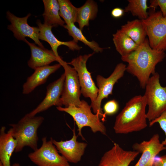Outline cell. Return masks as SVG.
Instances as JSON below:
<instances>
[{
	"instance_id": "1",
	"label": "cell",
	"mask_w": 166,
	"mask_h": 166,
	"mask_svg": "<svg viewBox=\"0 0 166 166\" xmlns=\"http://www.w3.org/2000/svg\"><path fill=\"white\" fill-rule=\"evenodd\" d=\"M164 51L154 49L146 38L134 51L121 57L122 60L128 63L126 71L135 76L141 87L145 88L150 75L155 73L156 65L165 57Z\"/></svg>"
},
{
	"instance_id": "2",
	"label": "cell",
	"mask_w": 166,
	"mask_h": 166,
	"mask_svg": "<svg viewBox=\"0 0 166 166\" xmlns=\"http://www.w3.org/2000/svg\"><path fill=\"white\" fill-rule=\"evenodd\" d=\"M144 96H134L127 102L116 117L113 129L117 134H127L141 131L147 126Z\"/></svg>"
},
{
	"instance_id": "3",
	"label": "cell",
	"mask_w": 166,
	"mask_h": 166,
	"mask_svg": "<svg viewBox=\"0 0 166 166\" xmlns=\"http://www.w3.org/2000/svg\"><path fill=\"white\" fill-rule=\"evenodd\" d=\"M44 120L42 116H30L27 114L17 123L9 124L17 142L15 152L21 151L25 146L34 151L38 148L37 131Z\"/></svg>"
},
{
	"instance_id": "4",
	"label": "cell",
	"mask_w": 166,
	"mask_h": 166,
	"mask_svg": "<svg viewBox=\"0 0 166 166\" xmlns=\"http://www.w3.org/2000/svg\"><path fill=\"white\" fill-rule=\"evenodd\" d=\"M91 107L84 100L78 107L70 105L67 107H57V109L70 115L73 118L78 127V135L85 140L81 134V129L85 127H89L93 133L99 132L103 135L106 134V130L103 122L100 119L97 114H93Z\"/></svg>"
},
{
	"instance_id": "5",
	"label": "cell",
	"mask_w": 166,
	"mask_h": 166,
	"mask_svg": "<svg viewBox=\"0 0 166 166\" xmlns=\"http://www.w3.org/2000/svg\"><path fill=\"white\" fill-rule=\"evenodd\" d=\"M159 78V74L156 72L150 77L145 87L144 96L148 106L146 116L149 122L166 111V86L161 85Z\"/></svg>"
},
{
	"instance_id": "6",
	"label": "cell",
	"mask_w": 166,
	"mask_h": 166,
	"mask_svg": "<svg viewBox=\"0 0 166 166\" xmlns=\"http://www.w3.org/2000/svg\"><path fill=\"white\" fill-rule=\"evenodd\" d=\"M148 17L142 20L150 47L156 50H166V17L161 12L151 9Z\"/></svg>"
},
{
	"instance_id": "7",
	"label": "cell",
	"mask_w": 166,
	"mask_h": 166,
	"mask_svg": "<svg viewBox=\"0 0 166 166\" xmlns=\"http://www.w3.org/2000/svg\"><path fill=\"white\" fill-rule=\"evenodd\" d=\"M64 70L65 78L58 106L67 107L70 105L79 106L81 103V87L77 72L62 59L58 61Z\"/></svg>"
},
{
	"instance_id": "8",
	"label": "cell",
	"mask_w": 166,
	"mask_h": 166,
	"mask_svg": "<svg viewBox=\"0 0 166 166\" xmlns=\"http://www.w3.org/2000/svg\"><path fill=\"white\" fill-rule=\"evenodd\" d=\"M126 68L125 65L119 63L108 77L105 78L100 75L97 77V84L98 89V95L95 101L91 104L90 106L94 113L98 114L103 120H105V117L101 108V101L104 99L107 98L109 95L112 94L114 85L123 77Z\"/></svg>"
},
{
	"instance_id": "9",
	"label": "cell",
	"mask_w": 166,
	"mask_h": 166,
	"mask_svg": "<svg viewBox=\"0 0 166 166\" xmlns=\"http://www.w3.org/2000/svg\"><path fill=\"white\" fill-rule=\"evenodd\" d=\"M50 138H42L41 146L28 155L30 160L38 166H70L69 162L60 155Z\"/></svg>"
},
{
	"instance_id": "10",
	"label": "cell",
	"mask_w": 166,
	"mask_h": 166,
	"mask_svg": "<svg viewBox=\"0 0 166 166\" xmlns=\"http://www.w3.org/2000/svg\"><path fill=\"white\" fill-rule=\"evenodd\" d=\"M95 53L82 55L73 58L69 65H73L76 71L80 83L81 93L86 98H89L91 104L93 103L98 95V89L93 80L91 73L88 70L86 62L88 59Z\"/></svg>"
},
{
	"instance_id": "11",
	"label": "cell",
	"mask_w": 166,
	"mask_h": 166,
	"mask_svg": "<svg viewBox=\"0 0 166 166\" xmlns=\"http://www.w3.org/2000/svg\"><path fill=\"white\" fill-rule=\"evenodd\" d=\"M31 15V14L29 13L24 17L20 18L7 11V17L10 22L7 29L13 32L14 37L18 40L24 42L26 37H29L39 46L44 48L39 39V28L31 26L28 23V19Z\"/></svg>"
},
{
	"instance_id": "12",
	"label": "cell",
	"mask_w": 166,
	"mask_h": 166,
	"mask_svg": "<svg viewBox=\"0 0 166 166\" xmlns=\"http://www.w3.org/2000/svg\"><path fill=\"white\" fill-rule=\"evenodd\" d=\"M134 151L141 153V155L134 166H153L156 156L166 148L160 142L158 134H154L148 141L135 143L132 146Z\"/></svg>"
},
{
	"instance_id": "13",
	"label": "cell",
	"mask_w": 166,
	"mask_h": 166,
	"mask_svg": "<svg viewBox=\"0 0 166 166\" xmlns=\"http://www.w3.org/2000/svg\"><path fill=\"white\" fill-rule=\"evenodd\" d=\"M73 135L68 140L57 141L53 140V143L58 152L69 162L76 163L81 160L87 144L77 141L78 136L75 133V128L73 130Z\"/></svg>"
},
{
	"instance_id": "14",
	"label": "cell",
	"mask_w": 166,
	"mask_h": 166,
	"mask_svg": "<svg viewBox=\"0 0 166 166\" xmlns=\"http://www.w3.org/2000/svg\"><path fill=\"white\" fill-rule=\"evenodd\" d=\"M139 154L134 150H125L114 143L112 148L104 154L98 166H128Z\"/></svg>"
},
{
	"instance_id": "15",
	"label": "cell",
	"mask_w": 166,
	"mask_h": 166,
	"mask_svg": "<svg viewBox=\"0 0 166 166\" xmlns=\"http://www.w3.org/2000/svg\"><path fill=\"white\" fill-rule=\"evenodd\" d=\"M65 78L64 73L58 79L47 86L44 98L35 109L27 113L29 116H34L37 114L46 110L53 106H59Z\"/></svg>"
},
{
	"instance_id": "16",
	"label": "cell",
	"mask_w": 166,
	"mask_h": 166,
	"mask_svg": "<svg viewBox=\"0 0 166 166\" xmlns=\"http://www.w3.org/2000/svg\"><path fill=\"white\" fill-rule=\"evenodd\" d=\"M24 42L28 45L30 49L31 57L27 64L32 69L35 70L39 67L48 65L54 61L58 62L62 59L61 57H57L52 50L37 46L26 39Z\"/></svg>"
},
{
	"instance_id": "17",
	"label": "cell",
	"mask_w": 166,
	"mask_h": 166,
	"mask_svg": "<svg viewBox=\"0 0 166 166\" xmlns=\"http://www.w3.org/2000/svg\"><path fill=\"white\" fill-rule=\"evenodd\" d=\"M61 66L59 63L35 69L34 73L28 77L23 85L22 93L29 94L38 86L45 83L49 76L59 69Z\"/></svg>"
},
{
	"instance_id": "18",
	"label": "cell",
	"mask_w": 166,
	"mask_h": 166,
	"mask_svg": "<svg viewBox=\"0 0 166 166\" xmlns=\"http://www.w3.org/2000/svg\"><path fill=\"white\" fill-rule=\"evenodd\" d=\"M36 23L39 29V39L47 42L51 47L52 50L57 57H60L57 49L61 45H65L72 51H79L82 48V47L73 40L66 42L58 40L52 32V26L42 23L39 20H37Z\"/></svg>"
},
{
	"instance_id": "19",
	"label": "cell",
	"mask_w": 166,
	"mask_h": 166,
	"mask_svg": "<svg viewBox=\"0 0 166 166\" xmlns=\"http://www.w3.org/2000/svg\"><path fill=\"white\" fill-rule=\"evenodd\" d=\"M5 126L0 130V162L3 166H11L10 159L17 146V142L14 137L11 129L6 132Z\"/></svg>"
},
{
	"instance_id": "20",
	"label": "cell",
	"mask_w": 166,
	"mask_h": 166,
	"mask_svg": "<svg viewBox=\"0 0 166 166\" xmlns=\"http://www.w3.org/2000/svg\"><path fill=\"white\" fill-rule=\"evenodd\" d=\"M44 11L42 14L44 24L53 27L63 26L65 23L59 14V6L57 0H43Z\"/></svg>"
},
{
	"instance_id": "21",
	"label": "cell",
	"mask_w": 166,
	"mask_h": 166,
	"mask_svg": "<svg viewBox=\"0 0 166 166\" xmlns=\"http://www.w3.org/2000/svg\"><path fill=\"white\" fill-rule=\"evenodd\" d=\"M121 29L139 45L147 38V33L141 20L128 21L121 26Z\"/></svg>"
},
{
	"instance_id": "22",
	"label": "cell",
	"mask_w": 166,
	"mask_h": 166,
	"mask_svg": "<svg viewBox=\"0 0 166 166\" xmlns=\"http://www.w3.org/2000/svg\"><path fill=\"white\" fill-rule=\"evenodd\" d=\"M113 36V40L116 49L121 57L134 51L139 46L121 29L117 30Z\"/></svg>"
},
{
	"instance_id": "23",
	"label": "cell",
	"mask_w": 166,
	"mask_h": 166,
	"mask_svg": "<svg viewBox=\"0 0 166 166\" xmlns=\"http://www.w3.org/2000/svg\"><path fill=\"white\" fill-rule=\"evenodd\" d=\"M98 11L97 5L92 0L86 1L82 6L78 8L77 22L79 28L82 31L84 27L88 26L89 21L96 18Z\"/></svg>"
},
{
	"instance_id": "24",
	"label": "cell",
	"mask_w": 166,
	"mask_h": 166,
	"mask_svg": "<svg viewBox=\"0 0 166 166\" xmlns=\"http://www.w3.org/2000/svg\"><path fill=\"white\" fill-rule=\"evenodd\" d=\"M66 29L69 35L73 38V40L78 42L81 41L91 49L95 53H101L105 48H102L94 41H89L83 35L82 30L77 28L74 23L64 25L63 26Z\"/></svg>"
},
{
	"instance_id": "25",
	"label": "cell",
	"mask_w": 166,
	"mask_h": 166,
	"mask_svg": "<svg viewBox=\"0 0 166 166\" xmlns=\"http://www.w3.org/2000/svg\"><path fill=\"white\" fill-rule=\"evenodd\" d=\"M59 6V14L66 25L77 22V8L74 6L69 0H58Z\"/></svg>"
},
{
	"instance_id": "26",
	"label": "cell",
	"mask_w": 166,
	"mask_h": 166,
	"mask_svg": "<svg viewBox=\"0 0 166 166\" xmlns=\"http://www.w3.org/2000/svg\"><path fill=\"white\" fill-rule=\"evenodd\" d=\"M128 4L124 9L125 12H130L140 20L146 19L148 16L147 10L150 8L147 0H128Z\"/></svg>"
},
{
	"instance_id": "27",
	"label": "cell",
	"mask_w": 166,
	"mask_h": 166,
	"mask_svg": "<svg viewBox=\"0 0 166 166\" xmlns=\"http://www.w3.org/2000/svg\"><path fill=\"white\" fill-rule=\"evenodd\" d=\"M119 105L115 100H112L107 101L103 107L104 115L106 117V115H111L116 113L118 111Z\"/></svg>"
},
{
	"instance_id": "28",
	"label": "cell",
	"mask_w": 166,
	"mask_h": 166,
	"mask_svg": "<svg viewBox=\"0 0 166 166\" xmlns=\"http://www.w3.org/2000/svg\"><path fill=\"white\" fill-rule=\"evenodd\" d=\"M158 123L162 129L164 131L165 138L161 143L166 148V111L163 112L159 117L149 122V126H151L155 123Z\"/></svg>"
},
{
	"instance_id": "29",
	"label": "cell",
	"mask_w": 166,
	"mask_h": 166,
	"mask_svg": "<svg viewBox=\"0 0 166 166\" xmlns=\"http://www.w3.org/2000/svg\"><path fill=\"white\" fill-rule=\"evenodd\" d=\"M150 8L155 10L158 6L164 17H166V0H151L150 1Z\"/></svg>"
},
{
	"instance_id": "30",
	"label": "cell",
	"mask_w": 166,
	"mask_h": 166,
	"mask_svg": "<svg viewBox=\"0 0 166 166\" xmlns=\"http://www.w3.org/2000/svg\"><path fill=\"white\" fill-rule=\"evenodd\" d=\"M125 12L124 9L119 7H116L112 10L111 15L114 18H118L122 17Z\"/></svg>"
},
{
	"instance_id": "31",
	"label": "cell",
	"mask_w": 166,
	"mask_h": 166,
	"mask_svg": "<svg viewBox=\"0 0 166 166\" xmlns=\"http://www.w3.org/2000/svg\"><path fill=\"white\" fill-rule=\"evenodd\" d=\"M153 166H166V155L155 158Z\"/></svg>"
},
{
	"instance_id": "32",
	"label": "cell",
	"mask_w": 166,
	"mask_h": 166,
	"mask_svg": "<svg viewBox=\"0 0 166 166\" xmlns=\"http://www.w3.org/2000/svg\"><path fill=\"white\" fill-rule=\"evenodd\" d=\"M12 166H20V165L18 163H15L12 165Z\"/></svg>"
},
{
	"instance_id": "33",
	"label": "cell",
	"mask_w": 166,
	"mask_h": 166,
	"mask_svg": "<svg viewBox=\"0 0 166 166\" xmlns=\"http://www.w3.org/2000/svg\"><path fill=\"white\" fill-rule=\"evenodd\" d=\"M0 166H3L2 163L0 162Z\"/></svg>"
}]
</instances>
